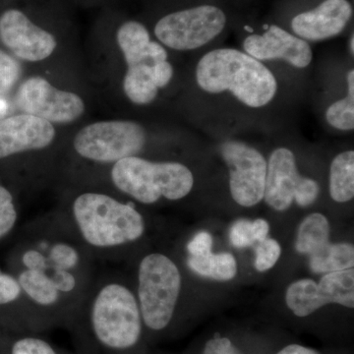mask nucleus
<instances>
[{
	"mask_svg": "<svg viewBox=\"0 0 354 354\" xmlns=\"http://www.w3.org/2000/svg\"><path fill=\"white\" fill-rule=\"evenodd\" d=\"M53 123L21 113L0 120V158L16 153L43 150L55 138Z\"/></svg>",
	"mask_w": 354,
	"mask_h": 354,
	"instance_id": "f8f14e48",
	"label": "nucleus"
},
{
	"mask_svg": "<svg viewBox=\"0 0 354 354\" xmlns=\"http://www.w3.org/2000/svg\"><path fill=\"white\" fill-rule=\"evenodd\" d=\"M320 193L319 184L314 179L302 177L295 193V200L298 206L308 207L316 201Z\"/></svg>",
	"mask_w": 354,
	"mask_h": 354,
	"instance_id": "7c9ffc66",
	"label": "nucleus"
},
{
	"mask_svg": "<svg viewBox=\"0 0 354 354\" xmlns=\"http://www.w3.org/2000/svg\"><path fill=\"white\" fill-rule=\"evenodd\" d=\"M318 288L326 304H337L348 308H353V268L344 271L329 272L321 279Z\"/></svg>",
	"mask_w": 354,
	"mask_h": 354,
	"instance_id": "aec40b11",
	"label": "nucleus"
},
{
	"mask_svg": "<svg viewBox=\"0 0 354 354\" xmlns=\"http://www.w3.org/2000/svg\"><path fill=\"white\" fill-rule=\"evenodd\" d=\"M349 50L351 51V55L354 53V37L351 35V41H349Z\"/></svg>",
	"mask_w": 354,
	"mask_h": 354,
	"instance_id": "a19ab883",
	"label": "nucleus"
},
{
	"mask_svg": "<svg viewBox=\"0 0 354 354\" xmlns=\"http://www.w3.org/2000/svg\"><path fill=\"white\" fill-rule=\"evenodd\" d=\"M153 80L158 88L167 87L174 76V67L167 60L153 64Z\"/></svg>",
	"mask_w": 354,
	"mask_h": 354,
	"instance_id": "e433bc0d",
	"label": "nucleus"
},
{
	"mask_svg": "<svg viewBox=\"0 0 354 354\" xmlns=\"http://www.w3.org/2000/svg\"><path fill=\"white\" fill-rule=\"evenodd\" d=\"M53 268V271L48 272V276L60 293H69L75 290L77 281L71 272L58 268Z\"/></svg>",
	"mask_w": 354,
	"mask_h": 354,
	"instance_id": "473e14b6",
	"label": "nucleus"
},
{
	"mask_svg": "<svg viewBox=\"0 0 354 354\" xmlns=\"http://www.w3.org/2000/svg\"><path fill=\"white\" fill-rule=\"evenodd\" d=\"M180 288V272L174 261L160 253L143 258L138 272V304L149 329L162 330L171 323Z\"/></svg>",
	"mask_w": 354,
	"mask_h": 354,
	"instance_id": "39448f33",
	"label": "nucleus"
},
{
	"mask_svg": "<svg viewBox=\"0 0 354 354\" xmlns=\"http://www.w3.org/2000/svg\"><path fill=\"white\" fill-rule=\"evenodd\" d=\"M188 267L199 276L216 279L230 281L236 276L237 263L230 253L213 254L193 257L187 261Z\"/></svg>",
	"mask_w": 354,
	"mask_h": 354,
	"instance_id": "4be33fe9",
	"label": "nucleus"
},
{
	"mask_svg": "<svg viewBox=\"0 0 354 354\" xmlns=\"http://www.w3.org/2000/svg\"><path fill=\"white\" fill-rule=\"evenodd\" d=\"M213 239L209 232H201L195 235L194 239L188 243L187 250L193 257L206 255L211 253Z\"/></svg>",
	"mask_w": 354,
	"mask_h": 354,
	"instance_id": "72a5a7b5",
	"label": "nucleus"
},
{
	"mask_svg": "<svg viewBox=\"0 0 354 354\" xmlns=\"http://www.w3.org/2000/svg\"><path fill=\"white\" fill-rule=\"evenodd\" d=\"M309 265L311 271L316 274L353 269L354 247L349 243L330 244L328 242L310 255Z\"/></svg>",
	"mask_w": 354,
	"mask_h": 354,
	"instance_id": "f3484780",
	"label": "nucleus"
},
{
	"mask_svg": "<svg viewBox=\"0 0 354 354\" xmlns=\"http://www.w3.org/2000/svg\"><path fill=\"white\" fill-rule=\"evenodd\" d=\"M247 55L259 60L283 59L297 68H306L313 59L311 46L304 39L277 25L262 35H251L243 43Z\"/></svg>",
	"mask_w": 354,
	"mask_h": 354,
	"instance_id": "9b49d317",
	"label": "nucleus"
},
{
	"mask_svg": "<svg viewBox=\"0 0 354 354\" xmlns=\"http://www.w3.org/2000/svg\"><path fill=\"white\" fill-rule=\"evenodd\" d=\"M17 216L12 194L0 185V239L12 230Z\"/></svg>",
	"mask_w": 354,
	"mask_h": 354,
	"instance_id": "cd10ccee",
	"label": "nucleus"
},
{
	"mask_svg": "<svg viewBox=\"0 0 354 354\" xmlns=\"http://www.w3.org/2000/svg\"><path fill=\"white\" fill-rule=\"evenodd\" d=\"M286 302L297 317L311 315L327 305L319 292L318 283L310 279H299L291 283L286 290Z\"/></svg>",
	"mask_w": 354,
	"mask_h": 354,
	"instance_id": "6ab92c4d",
	"label": "nucleus"
},
{
	"mask_svg": "<svg viewBox=\"0 0 354 354\" xmlns=\"http://www.w3.org/2000/svg\"><path fill=\"white\" fill-rule=\"evenodd\" d=\"M48 259L50 267L71 271L80 262V255L73 246L59 242L51 246Z\"/></svg>",
	"mask_w": 354,
	"mask_h": 354,
	"instance_id": "a878e982",
	"label": "nucleus"
},
{
	"mask_svg": "<svg viewBox=\"0 0 354 354\" xmlns=\"http://www.w3.org/2000/svg\"><path fill=\"white\" fill-rule=\"evenodd\" d=\"M116 39L127 66L149 62L147 50L151 38L145 26L137 21H127L118 29Z\"/></svg>",
	"mask_w": 354,
	"mask_h": 354,
	"instance_id": "dca6fc26",
	"label": "nucleus"
},
{
	"mask_svg": "<svg viewBox=\"0 0 354 354\" xmlns=\"http://www.w3.org/2000/svg\"><path fill=\"white\" fill-rule=\"evenodd\" d=\"M330 225L327 218L320 213L311 214L302 221L298 227L295 249L298 253L311 255L328 243Z\"/></svg>",
	"mask_w": 354,
	"mask_h": 354,
	"instance_id": "412c9836",
	"label": "nucleus"
},
{
	"mask_svg": "<svg viewBox=\"0 0 354 354\" xmlns=\"http://www.w3.org/2000/svg\"><path fill=\"white\" fill-rule=\"evenodd\" d=\"M267 164L265 201L276 211H286L292 204L295 190L302 178L297 171L295 153L288 148L276 149Z\"/></svg>",
	"mask_w": 354,
	"mask_h": 354,
	"instance_id": "4468645a",
	"label": "nucleus"
},
{
	"mask_svg": "<svg viewBox=\"0 0 354 354\" xmlns=\"http://www.w3.org/2000/svg\"><path fill=\"white\" fill-rule=\"evenodd\" d=\"M11 354H57L48 342L39 337L21 339L12 346Z\"/></svg>",
	"mask_w": 354,
	"mask_h": 354,
	"instance_id": "c756f323",
	"label": "nucleus"
},
{
	"mask_svg": "<svg viewBox=\"0 0 354 354\" xmlns=\"http://www.w3.org/2000/svg\"><path fill=\"white\" fill-rule=\"evenodd\" d=\"M230 242L236 248H245L255 243L252 232V221L241 218L235 221L230 228Z\"/></svg>",
	"mask_w": 354,
	"mask_h": 354,
	"instance_id": "c85d7f7f",
	"label": "nucleus"
},
{
	"mask_svg": "<svg viewBox=\"0 0 354 354\" xmlns=\"http://www.w3.org/2000/svg\"><path fill=\"white\" fill-rule=\"evenodd\" d=\"M142 316L138 300L121 283L102 286L91 310V325L97 341L106 348L125 351L139 342Z\"/></svg>",
	"mask_w": 354,
	"mask_h": 354,
	"instance_id": "20e7f679",
	"label": "nucleus"
},
{
	"mask_svg": "<svg viewBox=\"0 0 354 354\" xmlns=\"http://www.w3.org/2000/svg\"><path fill=\"white\" fill-rule=\"evenodd\" d=\"M147 57L151 64H158L167 60V51L162 44L151 41L147 50Z\"/></svg>",
	"mask_w": 354,
	"mask_h": 354,
	"instance_id": "4c0bfd02",
	"label": "nucleus"
},
{
	"mask_svg": "<svg viewBox=\"0 0 354 354\" xmlns=\"http://www.w3.org/2000/svg\"><path fill=\"white\" fill-rule=\"evenodd\" d=\"M196 81L209 94L230 92L242 104L263 108L274 100L278 82L262 62L243 51L218 48L198 62Z\"/></svg>",
	"mask_w": 354,
	"mask_h": 354,
	"instance_id": "f257e3e1",
	"label": "nucleus"
},
{
	"mask_svg": "<svg viewBox=\"0 0 354 354\" xmlns=\"http://www.w3.org/2000/svg\"><path fill=\"white\" fill-rule=\"evenodd\" d=\"M330 194L337 203L354 197V152L346 151L333 160L330 169Z\"/></svg>",
	"mask_w": 354,
	"mask_h": 354,
	"instance_id": "a211bd4d",
	"label": "nucleus"
},
{
	"mask_svg": "<svg viewBox=\"0 0 354 354\" xmlns=\"http://www.w3.org/2000/svg\"><path fill=\"white\" fill-rule=\"evenodd\" d=\"M270 232V225L264 218H257L252 221V232L255 242H262L267 239Z\"/></svg>",
	"mask_w": 354,
	"mask_h": 354,
	"instance_id": "58836bf2",
	"label": "nucleus"
},
{
	"mask_svg": "<svg viewBox=\"0 0 354 354\" xmlns=\"http://www.w3.org/2000/svg\"><path fill=\"white\" fill-rule=\"evenodd\" d=\"M227 24L218 7L200 6L167 14L158 21L155 35L158 41L174 50H192L216 39Z\"/></svg>",
	"mask_w": 354,
	"mask_h": 354,
	"instance_id": "0eeeda50",
	"label": "nucleus"
},
{
	"mask_svg": "<svg viewBox=\"0 0 354 354\" xmlns=\"http://www.w3.org/2000/svg\"><path fill=\"white\" fill-rule=\"evenodd\" d=\"M0 41L16 57L29 62H43L57 46L53 34L17 9H9L0 16Z\"/></svg>",
	"mask_w": 354,
	"mask_h": 354,
	"instance_id": "9d476101",
	"label": "nucleus"
},
{
	"mask_svg": "<svg viewBox=\"0 0 354 354\" xmlns=\"http://www.w3.org/2000/svg\"><path fill=\"white\" fill-rule=\"evenodd\" d=\"M348 95L330 104L326 111L328 123L341 131H351L354 128V71L348 73Z\"/></svg>",
	"mask_w": 354,
	"mask_h": 354,
	"instance_id": "b1692460",
	"label": "nucleus"
},
{
	"mask_svg": "<svg viewBox=\"0 0 354 354\" xmlns=\"http://www.w3.org/2000/svg\"><path fill=\"white\" fill-rule=\"evenodd\" d=\"M22 75V66L18 60L0 50V95L12 90Z\"/></svg>",
	"mask_w": 354,
	"mask_h": 354,
	"instance_id": "393cba45",
	"label": "nucleus"
},
{
	"mask_svg": "<svg viewBox=\"0 0 354 354\" xmlns=\"http://www.w3.org/2000/svg\"><path fill=\"white\" fill-rule=\"evenodd\" d=\"M123 90L133 104L145 106L155 101L158 88L153 80V64L141 62L127 66Z\"/></svg>",
	"mask_w": 354,
	"mask_h": 354,
	"instance_id": "2eb2a0df",
	"label": "nucleus"
},
{
	"mask_svg": "<svg viewBox=\"0 0 354 354\" xmlns=\"http://www.w3.org/2000/svg\"><path fill=\"white\" fill-rule=\"evenodd\" d=\"M147 132L131 120L97 121L83 127L74 137L76 153L86 160L115 164L136 157L145 146Z\"/></svg>",
	"mask_w": 354,
	"mask_h": 354,
	"instance_id": "423d86ee",
	"label": "nucleus"
},
{
	"mask_svg": "<svg viewBox=\"0 0 354 354\" xmlns=\"http://www.w3.org/2000/svg\"><path fill=\"white\" fill-rule=\"evenodd\" d=\"M221 153L230 169L232 196L242 207L259 204L264 198L267 160L259 151L242 142L221 144Z\"/></svg>",
	"mask_w": 354,
	"mask_h": 354,
	"instance_id": "1a4fd4ad",
	"label": "nucleus"
},
{
	"mask_svg": "<svg viewBox=\"0 0 354 354\" xmlns=\"http://www.w3.org/2000/svg\"><path fill=\"white\" fill-rule=\"evenodd\" d=\"M17 281L21 290L41 306H53L59 299L60 292L53 285L48 272L26 269L21 272Z\"/></svg>",
	"mask_w": 354,
	"mask_h": 354,
	"instance_id": "5701e85b",
	"label": "nucleus"
},
{
	"mask_svg": "<svg viewBox=\"0 0 354 354\" xmlns=\"http://www.w3.org/2000/svg\"><path fill=\"white\" fill-rule=\"evenodd\" d=\"M16 104L22 113L43 118L50 123L74 122L86 111L82 97L60 90L43 77H31L18 88Z\"/></svg>",
	"mask_w": 354,
	"mask_h": 354,
	"instance_id": "6e6552de",
	"label": "nucleus"
},
{
	"mask_svg": "<svg viewBox=\"0 0 354 354\" xmlns=\"http://www.w3.org/2000/svg\"><path fill=\"white\" fill-rule=\"evenodd\" d=\"M351 16L353 6L348 0H325L316 8L295 16L291 28L304 41H324L341 34Z\"/></svg>",
	"mask_w": 354,
	"mask_h": 354,
	"instance_id": "ddd939ff",
	"label": "nucleus"
},
{
	"mask_svg": "<svg viewBox=\"0 0 354 354\" xmlns=\"http://www.w3.org/2000/svg\"><path fill=\"white\" fill-rule=\"evenodd\" d=\"M72 211L84 241L95 248L124 245L145 232V221L134 206L102 193L79 195Z\"/></svg>",
	"mask_w": 354,
	"mask_h": 354,
	"instance_id": "f03ea898",
	"label": "nucleus"
},
{
	"mask_svg": "<svg viewBox=\"0 0 354 354\" xmlns=\"http://www.w3.org/2000/svg\"><path fill=\"white\" fill-rule=\"evenodd\" d=\"M204 354H241L227 337L215 335L207 342Z\"/></svg>",
	"mask_w": 354,
	"mask_h": 354,
	"instance_id": "c9c22d12",
	"label": "nucleus"
},
{
	"mask_svg": "<svg viewBox=\"0 0 354 354\" xmlns=\"http://www.w3.org/2000/svg\"><path fill=\"white\" fill-rule=\"evenodd\" d=\"M277 354H320L317 353L314 349L305 348V346H299V344H290L281 349Z\"/></svg>",
	"mask_w": 354,
	"mask_h": 354,
	"instance_id": "ea45409f",
	"label": "nucleus"
},
{
	"mask_svg": "<svg viewBox=\"0 0 354 354\" xmlns=\"http://www.w3.org/2000/svg\"><path fill=\"white\" fill-rule=\"evenodd\" d=\"M22 262L26 269L32 270V271L48 272V268L50 267L48 257L36 249L26 251L22 257Z\"/></svg>",
	"mask_w": 354,
	"mask_h": 354,
	"instance_id": "f704fd0d",
	"label": "nucleus"
},
{
	"mask_svg": "<svg viewBox=\"0 0 354 354\" xmlns=\"http://www.w3.org/2000/svg\"><path fill=\"white\" fill-rule=\"evenodd\" d=\"M19 283L12 277L0 271V305L11 304L21 295Z\"/></svg>",
	"mask_w": 354,
	"mask_h": 354,
	"instance_id": "2f4dec72",
	"label": "nucleus"
},
{
	"mask_svg": "<svg viewBox=\"0 0 354 354\" xmlns=\"http://www.w3.org/2000/svg\"><path fill=\"white\" fill-rule=\"evenodd\" d=\"M281 248L278 241L266 239L256 248L255 268L258 272L272 269L281 257Z\"/></svg>",
	"mask_w": 354,
	"mask_h": 354,
	"instance_id": "bb28decb",
	"label": "nucleus"
},
{
	"mask_svg": "<svg viewBox=\"0 0 354 354\" xmlns=\"http://www.w3.org/2000/svg\"><path fill=\"white\" fill-rule=\"evenodd\" d=\"M111 176L118 189L142 204H153L162 197L183 199L194 184L192 172L180 162H151L137 156L116 162Z\"/></svg>",
	"mask_w": 354,
	"mask_h": 354,
	"instance_id": "7ed1b4c3",
	"label": "nucleus"
}]
</instances>
